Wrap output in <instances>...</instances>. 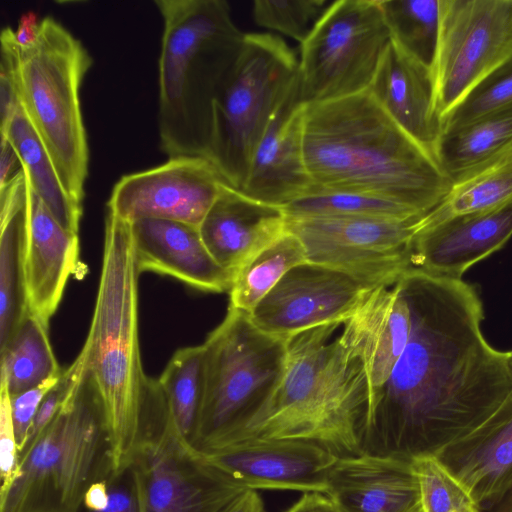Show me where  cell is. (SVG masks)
<instances>
[{
    "label": "cell",
    "instance_id": "38",
    "mask_svg": "<svg viewBox=\"0 0 512 512\" xmlns=\"http://www.w3.org/2000/svg\"><path fill=\"white\" fill-rule=\"evenodd\" d=\"M76 512H142L140 485L132 464L111 473L107 498L100 507L79 506Z\"/></svg>",
    "mask_w": 512,
    "mask_h": 512
},
{
    "label": "cell",
    "instance_id": "36",
    "mask_svg": "<svg viewBox=\"0 0 512 512\" xmlns=\"http://www.w3.org/2000/svg\"><path fill=\"white\" fill-rule=\"evenodd\" d=\"M329 5L327 0H256L252 17L258 26L278 31L302 44Z\"/></svg>",
    "mask_w": 512,
    "mask_h": 512
},
{
    "label": "cell",
    "instance_id": "11",
    "mask_svg": "<svg viewBox=\"0 0 512 512\" xmlns=\"http://www.w3.org/2000/svg\"><path fill=\"white\" fill-rule=\"evenodd\" d=\"M130 463L142 512H224L247 491L180 436L168 405L143 421Z\"/></svg>",
    "mask_w": 512,
    "mask_h": 512
},
{
    "label": "cell",
    "instance_id": "49",
    "mask_svg": "<svg viewBox=\"0 0 512 512\" xmlns=\"http://www.w3.org/2000/svg\"><path fill=\"white\" fill-rule=\"evenodd\" d=\"M471 512H480V511H479V510H473V511H471Z\"/></svg>",
    "mask_w": 512,
    "mask_h": 512
},
{
    "label": "cell",
    "instance_id": "24",
    "mask_svg": "<svg viewBox=\"0 0 512 512\" xmlns=\"http://www.w3.org/2000/svg\"><path fill=\"white\" fill-rule=\"evenodd\" d=\"M78 257V234L62 227L30 187L25 288L29 311L47 324L59 306Z\"/></svg>",
    "mask_w": 512,
    "mask_h": 512
},
{
    "label": "cell",
    "instance_id": "19",
    "mask_svg": "<svg viewBox=\"0 0 512 512\" xmlns=\"http://www.w3.org/2000/svg\"><path fill=\"white\" fill-rule=\"evenodd\" d=\"M304 105L297 80L255 151L241 190L249 198L282 208L312 191L303 157Z\"/></svg>",
    "mask_w": 512,
    "mask_h": 512
},
{
    "label": "cell",
    "instance_id": "40",
    "mask_svg": "<svg viewBox=\"0 0 512 512\" xmlns=\"http://www.w3.org/2000/svg\"><path fill=\"white\" fill-rule=\"evenodd\" d=\"M60 375L47 380L35 388L10 397L11 414L19 454L26 445L41 402L50 389L57 383Z\"/></svg>",
    "mask_w": 512,
    "mask_h": 512
},
{
    "label": "cell",
    "instance_id": "10",
    "mask_svg": "<svg viewBox=\"0 0 512 512\" xmlns=\"http://www.w3.org/2000/svg\"><path fill=\"white\" fill-rule=\"evenodd\" d=\"M390 42L379 0L330 3L300 44L301 101L321 103L368 91Z\"/></svg>",
    "mask_w": 512,
    "mask_h": 512
},
{
    "label": "cell",
    "instance_id": "28",
    "mask_svg": "<svg viewBox=\"0 0 512 512\" xmlns=\"http://www.w3.org/2000/svg\"><path fill=\"white\" fill-rule=\"evenodd\" d=\"M15 148L33 192L66 230L78 234L82 203L65 189L56 168L21 105L0 127Z\"/></svg>",
    "mask_w": 512,
    "mask_h": 512
},
{
    "label": "cell",
    "instance_id": "14",
    "mask_svg": "<svg viewBox=\"0 0 512 512\" xmlns=\"http://www.w3.org/2000/svg\"><path fill=\"white\" fill-rule=\"evenodd\" d=\"M225 183L204 157H172L159 166L120 178L107 209L130 223L153 218L199 227Z\"/></svg>",
    "mask_w": 512,
    "mask_h": 512
},
{
    "label": "cell",
    "instance_id": "35",
    "mask_svg": "<svg viewBox=\"0 0 512 512\" xmlns=\"http://www.w3.org/2000/svg\"><path fill=\"white\" fill-rule=\"evenodd\" d=\"M423 512H471L478 510L467 489L434 455L411 459Z\"/></svg>",
    "mask_w": 512,
    "mask_h": 512
},
{
    "label": "cell",
    "instance_id": "47",
    "mask_svg": "<svg viewBox=\"0 0 512 512\" xmlns=\"http://www.w3.org/2000/svg\"><path fill=\"white\" fill-rule=\"evenodd\" d=\"M505 363L508 374L512 381V350L505 352Z\"/></svg>",
    "mask_w": 512,
    "mask_h": 512
},
{
    "label": "cell",
    "instance_id": "21",
    "mask_svg": "<svg viewBox=\"0 0 512 512\" xmlns=\"http://www.w3.org/2000/svg\"><path fill=\"white\" fill-rule=\"evenodd\" d=\"M130 226L140 273L169 275L206 292H229L234 273L211 256L198 227L153 218L133 221Z\"/></svg>",
    "mask_w": 512,
    "mask_h": 512
},
{
    "label": "cell",
    "instance_id": "4",
    "mask_svg": "<svg viewBox=\"0 0 512 512\" xmlns=\"http://www.w3.org/2000/svg\"><path fill=\"white\" fill-rule=\"evenodd\" d=\"M139 274L130 223L108 211L98 294L81 352L103 403L116 470L130 464L143 416L161 392L141 362Z\"/></svg>",
    "mask_w": 512,
    "mask_h": 512
},
{
    "label": "cell",
    "instance_id": "45",
    "mask_svg": "<svg viewBox=\"0 0 512 512\" xmlns=\"http://www.w3.org/2000/svg\"><path fill=\"white\" fill-rule=\"evenodd\" d=\"M224 512H265L264 502L257 491L248 490Z\"/></svg>",
    "mask_w": 512,
    "mask_h": 512
},
{
    "label": "cell",
    "instance_id": "1",
    "mask_svg": "<svg viewBox=\"0 0 512 512\" xmlns=\"http://www.w3.org/2000/svg\"><path fill=\"white\" fill-rule=\"evenodd\" d=\"M409 304L407 345L370 403L363 450L411 460L436 455L490 418L511 396L505 352L483 336L476 289L410 269L399 279Z\"/></svg>",
    "mask_w": 512,
    "mask_h": 512
},
{
    "label": "cell",
    "instance_id": "43",
    "mask_svg": "<svg viewBox=\"0 0 512 512\" xmlns=\"http://www.w3.org/2000/svg\"><path fill=\"white\" fill-rule=\"evenodd\" d=\"M0 146V189H2L22 170V164L11 142L2 134Z\"/></svg>",
    "mask_w": 512,
    "mask_h": 512
},
{
    "label": "cell",
    "instance_id": "18",
    "mask_svg": "<svg viewBox=\"0 0 512 512\" xmlns=\"http://www.w3.org/2000/svg\"><path fill=\"white\" fill-rule=\"evenodd\" d=\"M410 330V308L399 280L370 288L343 322L340 336L366 371L370 403L391 376Z\"/></svg>",
    "mask_w": 512,
    "mask_h": 512
},
{
    "label": "cell",
    "instance_id": "26",
    "mask_svg": "<svg viewBox=\"0 0 512 512\" xmlns=\"http://www.w3.org/2000/svg\"><path fill=\"white\" fill-rule=\"evenodd\" d=\"M29 182L22 169L0 189V348L3 349L28 311L25 248Z\"/></svg>",
    "mask_w": 512,
    "mask_h": 512
},
{
    "label": "cell",
    "instance_id": "32",
    "mask_svg": "<svg viewBox=\"0 0 512 512\" xmlns=\"http://www.w3.org/2000/svg\"><path fill=\"white\" fill-rule=\"evenodd\" d=\"M512 202V150L472 174L453 182L444 200L424 218L434 222L486 211Z\"/></svg>",
    "mask_w": 512,
    "mask_h": 512
},
{
    "label": "cell",
    "instance_id": "5",
    "mask_svg": "<svg viewBox=\"0 0 512 512\" xmlns=\"http://www.w3.org/2000/svg\"><path fill=\"white\" fill-rule=\"evenodd\" d=\"M163 19L158 129L169 158L205 156L212 105L246 33L224 0H156Z\"/></svg>",
    "mask_w": 512,
    "mask_h": 512
},
{
    "label": "cell",
    "instance_id": "34",
    "mask_svg": "<svg viewBox=\"0 0 512 512\" xmlns=\"http://www.w3.org/2000/svg\"><path fill=\"white\" fill-rule=\"evenodd\" d=\"M282 210L287 217L358 216L408 220L425 216L384 198L353 192L321 190L310 192L282 207Z\"/></svg>",
    "mask_w": 512,
    "mask_h": 512
},
{
    "label": "cell",
    "instance_id": "22",
    "mask_svg": "<svg viewBox=\"0 0 512 512\" xmlns=\"http://www.w3.org/2000/svg\"><path fill=\"white\" fill-rule=\"evenodd\" d=\"M198 228L211 256L233 273L287 231L281 207L253 200L227 183Z\"/></svg>",
    "mask_w": 512,
    "mask_h": 512
},
{
    "label": "cell",
    "instance_id": "23",
    "mask_svg": "<svg viewBox=\"0 0 512 512\" xmlns=\"http://www.w3.org/2000/svg\"><path fill=\"white\" fill-rule=\"evenodd\" d=\"M368 91L407 135L434 155L443 127L432 69L391 40Z\"/></svg>",
    "mask_w": 512,
    "mask_h": 512
},
{
    "label": "cell",
    "instance_id": "31",
    "mask_svg": "<svg viewBox=\"0 0 512 512\" xmlns=\"http://www.w3.org/2000/svg\"><path fill=\"white\" fill-rule=\"evenodd\" d=\"M204 354L203 344L177 350L158 379L178 433L193 447L204 397Z\"/></svg>",
    "mask_w": 512,
    "mask_h": 512
},
{
    "label": "cell",
    "instance_id": "15",
    "mask_svg": "<svg viewBox=\"0 0 512 512\" xmlns=\"http://www.w3.org/2000/svg\"><path fill=\"white\" fill-rule=\"evenodd\" d=\"M369 289L348 274L307 261L289 270L248 315L263 332L287 340L343 323Z\"/></svg>",
    "mask_w": 512,
    "mask_h": 512
},
{
    "label": "cell",
    "instance_id": "48",
    "mask_svg": "<svg viewBox=\"0 0 512 512\" xmlns=\"http://www.w3.org/2000/svg\"><path fill=\"white\" fill-rule=\"evenodd\" d=\"M404 512H423L420 501L418 500L417 502H415L412 506H410Z\"/></svg>",
    "mask_w": 512,
    "mask_h": 512
},
{
    "label": "cell",
    "instance_id": "33",
    "mask_svg": "<svg viewBox=\"0 0 512 512\" xmlns=\"http://www.w3.org/2000/svg\"><path fill=\"white\" fill-rule=\"evenodd\" d=\"M391 40L433 70L439 29V0H379Z\"/></svg>",
    "mask_w": 512,
    "mask_h": 512
},
{
    "label": "cell",
    "instance_id": "7",
    "mask_svg": "<svg viewBox=\"0 0 512 512\" xmlns=\"http://www.w3.org/2000/svg\"><path fill=\"white\" fill-rule=\"evenodd\" d=\"M91 65L82 42L51 16L40 21L32 45L19 47L15 65L20 105L65 189L80 203L89 164L80 87Z\"/></svg>",
    "mask_w": 512,
    "mask_h": 512
},
{
    "label": "cell",
    "instance_id": "42",
    "mask_svg": "<svg viewBox=\"0 0 512 512\" xmlns=\"http://www.w3.org/2000/svg\"><path fill=\"white\" fill-rule=\"evenodd\" d=\"M284 512H342L334 500L319 492L303 493Z\"/></svg>",
    "mask_w": 512,
    "mask_h": 512
},
{
    "label": "cell",
    "instance_id": "46",
    "mask_svg": "<svg viewBox=\"0 0 512 512\" xmlns=\"http://www.w3.org/2000/svg\"><path fill=\"white\" fill-rule=\"evenodd\" d=\"M486 512H512V492H510L497 505Z\"/></svg>",
    "mask_w": 512,
    "mask_h": 512
},
{
    "label": "cell",
    "instance_id": "44",
    "mask_svg": "<svg viewBox=\"0 0 512 512\" xmlns=\"http://www.w3.org/2000/svg\"><path fill=\"white\" fill-rule=\"evenodd\" d=\"M40 21L33 11L24 13L16 30H14V37L17 45L20 48H26L32 45L37 39L39 33Z\"/></svg>",
    "mask_w": 512,
    "mask_h": 512
},
{
    "label": "cell",
    "instance_id": "8",
    "mask_svg": "<svg viewBox=\"0 0 512 512\" xmlns=\"http://www.w3.org/2000/svg\"><path fill=\"white\" fill-rule=\"evenodd\" d=\"M298 80V59L278 36L246 33L212 105L204 158L241 191L268 125Z\"/></svg>",
    "mask_w": 512,
    "mask_h": 512
},
{
    "label": "cell",
    "instance_id": "2",
    "mask_svg": "<svg viewBox=\"0 0 512 512\" xmlns=\"http://www.w3.org/2000/svg\"><path fill=\"white\" fill-rule=\"evenodd\" d=\"M302 146L312 191L367 194L426 215L453 184L369 91L305 104Z\"/></svg>",
    "mask_w": 512,
    "mask_h": 512
},
{
    "label": "cell",
    "instance_id": "39",
    "mask_svg": "<svg viewBox=\"0 0 512 512\" xmlns=\"http://www.w3.org/2000/svg\"><path fill=\"white\" fill-rule=\"evenodd\" d=\"M0 114L1 126L5 125L20 106L15 78L16 58L19 50L14 37V30L5 27L0 36Z\"/></svg>",
    "mask_w": 512,
    "mask_h": 512
},
{
    "label": "cell",
    "instance_id": "41",
    "mask_svg": "<svg viewBox=\"0 0 512 512\" xmlns=\"http://www.w3.org/2000/svg\"><path fill=\"white\" fill-rule=\"evenodd\" d=\"M19 451L11 414L10 395L1 387L0 392V492L5 490L17 476Z\"/></svg>",
    "mask_w": 512,
    "mask_h": 512
},
{
    "label": "cell",
    "instance_id": "27",
    "mask_svg": "<svg viewBox=\"0 0 512 512\" xmlns=\"http://www.w3.org/2000/svg\"><path fill=\"white\" fill-rule=\"evenodd\" d=\"M512 150V107L442 132L434 156L453 181L462 179Z\"/></svg>",
    "mask_w": 512,
    "mask_h": 512
},
{
    "label": "cell",
    "instance_id": "30",
    "mask_svg": "<svg viewBox=\"0 0 512 512\" xmlns=\"http://www.w3.org/2000/svg\"><path fill=\"white\" fill-rule=\"evenodd\" d=\"M305 262L302 243L287 230L234 272L229 306L251 313L289 270Z\"/></svg>",
    "mask_w": 512,
    "mask_h": 512
},
{
    "label": "cell",
    "instance_id": "37",
    "mask_svg": "<svg viewBox=\"0 0 512 512\" xmlns=\"http://www.w3.org/2000/svg\"><path fill=\"white\" fill-rule=\"evenodd\" d=\"M511 107L512 58L478 83L442 120L443 132Z\"/></svg>",
    "mask_w": 512,
    "mask_h": 512
},
{
    "label": "cell",
    "instance_id": "12",
    "mask_svg": "<svg viewBox=\"0 0 512 512\" xmlns=\"http://www.w3.org/2000/svg\"><path fill=\"white\" fill-rule=\"evenodd\" d=\"M425 216L408 220L286 216V228L302 243L308 262L336 269L373 288L392 285L412 269V241Z\"/></svg>",
    "mask_w": 512,
    "mask_h": 512
},
{
    "label": "cell",
    "instance_id": "25",
    "mask_svg": "<svg viewBox=\"0 0 512 512\" xmlns=\"http://www.w3.org/2000/svg\"><path fill=\"white\" fill-rule=\"evenodd\" d=\"M342 512H404L419 500L411 460L369 452L339 457L328 475Z\"/></svg>",
    "mask_w": 512,
    "mask_h": 512
},
{
    "label": "cell",
    "instance_id": "17",
    "mask_svg": "<svg viewBox=\"0 0 512 512\" xmlns=\"http://www.w3.org/2000/svg\"><path fill=\"white\" fill-rule=\"evenodd\" d=\"M425 218V217H424ZM512 236V202L423 223L412 241L411 267L450 279L502 248Z\"/></svg>",
    "mask_w": 512,
    "mask_h": 512
},
{
    "label": "cell",
    "instance_id": "16",
    "mask_svg": "<svg viewBox=\"0 0 512 512\" xmlns=\"http://www.w3.org/2000/svg\"><path fill=\"white\" fill-rule=\"evenodd\" d=\"M233 484L245 490L328 494V475L339 458L314 443L248 442L202 452Z\"/></svg>",
    "mask_w": 512,
    "mask_h": 512
},
{
    "label": "cell",
    "instance_id": "3",
    "mask_svg": "<svg viewBox=\"0 0 512 512\" xmlns=\"http://www.w3.org/2000/svg\"><path fill=\"white\" fill-rule=\"evenodd\" d=\"M342 325L325 324L288 338L283 370L268 398L207 452L293 440L338 457L362 454L371 391L363 365L341 339Z\"/></svg>",
    "mask_w": 512,
    "mask_h": 512
},
{
    "label": "cell",
    "instance_id": "6",
    "mask_svg": "<svg viewBox=\"0 0 512 512\" xmlns=\"http://www.w3.org/2000/svg\"><path fill=\"white\" fill-rule=\"evenodd\" d=\"M113 470L103 403L86 366L52 421L19 455L17 476L0 492V512H76L89 486Z\"/></svg>",
    "mask_w": 512,
    "mask_h": 512
},
{
    "label": "cell",
    "instance_id": "20",
    "mask_svg": "<svg viewBox=\"0 0 512 512\" xmlns=\"http://www.w3.org/2000/svg\"><path fill=\"white\" fill-rule=\"evenodd\" d=\"M486 512L512 492V394L480 426L436 455Z\"/></svg>",
    "mask_w": 512,
    "mask_h": 512
},
{
    "label": "cell",
    "instance_id": "29",
    "mask_svg": "<svg viewBox=\"0 0 512 512\" xmlns=\"http://www.w3.org/2000/svg\"><path fill=\"white\" fill-rule=\"evenodd\" d=\"M47 330L48 324L28 309L9 342L1 349V387L10 397L62 373Z\"/></svg>",
    "mask_w": 512,
    "mask_h": 512
},
{
    "label": "cell",
    "instance_id": "9",
    "mask_svg": "<svg viewBox=\"0 0 512 512\" xmlns=\"http://www.w3.org/2000/svg\"><path fill=\"white\" fill-rule=\"evenodd\" d=\"M203 346L205 386L194 448L207 452L268 398L283 370L286 340L229 306Z\"/></svg>",
    "mask_w": 512,
    "mask_h": 512
},
{
    "label": "cell",
    "instance_id": "13",
    "mask_svg": "<svg viewBox=\"0 0 512 512\" xmlns=\"http://www.w3.org/2000/svg\"><path fill=\"white\" fill-rule=\"evenodd\" d=\"M433 66L443 120L486 76L512 58V0H439Z\"/></svg>",
    "mask_w": 512,
    "mask_h": 512
}]
</instances>
